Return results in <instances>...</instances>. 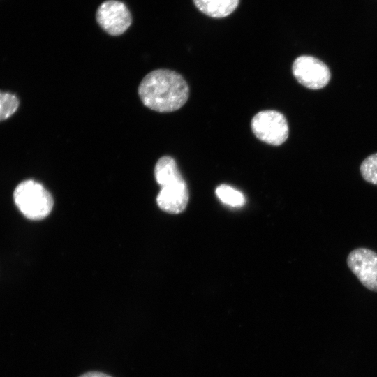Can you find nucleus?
<instances>
[{
	"mask_svg": "<svg viewBox=\"0 0 377 377\" xmlns=\"http://www.w3.org/2000/svg\"><path fill=\"white\" fill-rule=\"evenodd\" d=\"M138 95L142 103L149 109L171 112L186 103L189 88L179 73L169 69H156L142 80Z\"/></svg>",
	"mask_w": 377,
	"mask_h": 377,
	"instance_id": "obj_1",
	"label": "nucleus"
},
{
	"mask_svg": "<svg viewBox=\"0 0 377 377\" xmlns=\"http://www.w3.org/2000/svg\"><path fill=\"white\" fill-rule=\"evenodd\" d=\"M13 200L23 216L32 221L46 218L54 203L50 193L40 183L33 179L24 180L15 187Z\"/></svg>",
	"mask_w": 377,
	"mask_h": 377,
	"instance_id": "obj_2",
	"label": "nucleus"
},
{
	"mask_svg": "<svg viewBox=\"0 0 377 377\" xmlns=\"http://www.w3.org/2000/svg\"><path fill=\"white\" fill-rule=\"evenodd\" d=\"M253 134L267 144L279 146L288 137V124L284 115L276 110L258 112L251 122Z\"/></svg>",
	"mask_w": 377,
	"mask_h": 377,
	"instance_id": "obj_3",
	"label": "nucleus"
},
{
	"mask_svg": "<svg viewBox=\"0 0 377 377\" xmlns=\"http://www.w3.org/2000/svg\"><path fill=\"white\" fill-rule=\"evenodd\" d=\"M292 71L300 84L313 90L325 87L331 78L328 66L319 59L309 55L295 59Z\"/></svg>",
	"mask_w": 377,
	"mask_h": 377,
	"instance_id": "obj_4",
	"label": "nucleus"
},
{
	"mask_svg": "<svg viewBox=\"0 0 377 377\" xmlns=\"http://www.w3.org/2000/svg\"><path fill=\"white\" fill-rule=\"evenodd\" d=\"M347 265L368 290L377 292V253L367 248H357L347 257Z\"/></svg>",
	"mask_w": 377,
	"mask_h": 377,
	"instance_id": "obj_5",
	"label": "nucleus"
},
{
	"mask_svg": "<svg viewBox=\"0 0 377 377\" xmlns=\"http://www.w3.org/2000/svg\"><path fill=\"white\" fill-rule=\"evenodd\" d=\"M96 19L102 29L112 36L124 33L132 22L126 5L116 0L103 2L98 8Z\"/></svg>",
	"mask_w": 377,
	"mask_h": 377,
	"instance_id": "obj_6",
	"label": "nucleus"
},
{
	"mask_svg": "<svg viewBox=\"0 0 377 377\" xmlns=\"http://www.w3.org/2000/svg\"><path fill=\"white\" fill-rule=\"evenodd\" d=\"M161 187L156 198L158 207L170 214L182 212L188 201V191L183 177L167 182Z\"/></svg>",
	"mask_w": 377,
	"mask_h": 377,
	"instance_id": "obj_7",
	"label": "nucleus"
},
{
	"mask_svg": "<svg viewBox=\"0 0 377 377\" xmlns=\"http://www.w3.org/2000/svg\"><path fill=\"white\" fill-rule=\"evenodd\" d=\"M202 13L214 18H223L231 14L237 7L239 0H193Z\"/></svg>",
	"mask_w": 377,
	"mask_h": 377,
	"instance_id": "obj_8",
	"label": "nucleus"
},
{
	"mask_svg": "<svg viewBox=\"0 0 377 377\" xmlns=\"http://www.w3.org/2000/svg\"><path fill=\"white\" fill-rule=\"evenodd\" d=\"M154 176L160 186L182 177L175 161L170 156H162L158 160L154 168Z\"/></svg>",
	"mask_w": 377,
	"mask_h": 377,
	"instance_id": "obj_9",
	"label": "nucleus"
},
{
	"mask_svg": "<svg viewBox=\"0 0 377 377\" xmlns=\"http://www.w3.org/2000/svg\"><path fill=\"white\" fill-rule=\"evenodd\" d=\"M216 194L221 202L231 207H239L245 203L244 195L226 184L219 186L216 189Z\"/></svg>",
	"mask_w": 377,
	"mask_h": 377,
	"instance_id": "obj_10",
	"label": "nucleus"
},
{
	"mask_svg": "<svg viewBox=\"0 0 377 377\" xmlns=\"http://www.w3.org/2000/svg\"><path fill=\"white\" fill-rule=\"evenodd\" d=\"M19 99L13 94L0 91V121L12 116L19 107Z\"/></svg>",
	"mask_w": 377,
	"mask_h": 377,
	"instance_id": "obj_11",
	"label": "nucleus"
},
{
	"mask_svg": "<svg viewBox=\"0 0 377 377\" xmlns=\"http://www.w3.org/2000/svg\"><path fill=\"white\" fill-rule=\"evenodd\" d=\"M360 169L366 182L377 185V153L371 154L364 159Z\"/></svg>",
	"mask_w": 377,
	"mask_h": 377,
	"instance_id": "obj_12",
	"label": "nucleus"
},
{
	"mask_svg": "<svg viewBox=\"0 0 377 377\" xmlns=\"http://www.w3.org/2000/svg\"><path fill=\"white\" fill-rule=\"evenodd\" d=\"M79 377H112L107 374L100 371H89L86 372Z\"/></svg>",
	"mask_w": 377,
	"mask_h": 377,
	"instance_id": "obj_13",
	"label": "nucleus"
}]
</instances>
